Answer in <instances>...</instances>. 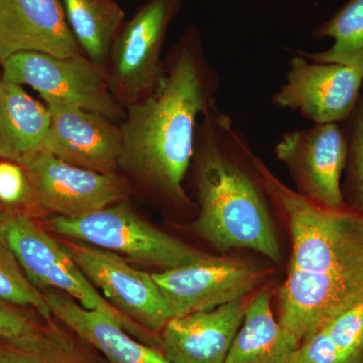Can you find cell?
Masks as SVG:
<instances>
[{
    "label": "cell",
    "instance_id": "cell-1",
    "mask_svg": "<svg viewBox=\"0 0 363 363\" xmlns=\"http://www.w3.org/2000/svg\"><path fill=\"white\" fill-rule=\"evenodd\" d=\"M267 195L290 226L292 255L279 290V322L301 342L363 304V213L313 201L257 157Z\"/></svg>",
    "mask_w": 363,
    "mask_h": 363
},
{
    "label": "cell",
    "instance_id": "cell-2",
    "mask_svg": "<svg viewBox=\"0 0 363 363\" xmlns=\"http://www.w3.org/2000/svg\"><path fill=\"white\" fill-rule=\"evenodd\" d=\"M196 40H183L154 89L128 104L119 128V167L181 203L188 202L183 183L194 157L197 119L215 104L219 82Z\"/></svg>",
    "mask_w": 363,
    "mask_h": 363
},
{
    "label": "cell",
    "instance_id": "cell-3",
    "mask_svg": "<svg viewBox=\"0 0 363 363\" xmlns=\"http://www.w3.org/2000/svg\"><path fill=\"white\" fill-rule=\"evenodd\" d=\"M198 200L194 229L219 252L248 248L279 264V248L264 183L245 136L213 104L196 133Z\"/></svg>",
    "mask_w": 363,
    "mask_h": 363
},
{
    "label": "cell",
    "instance_id": "cell-4",
    "mask_svg": "<svg viewBox=\"0 0 363 363\" xmlns=\"http://www.w3.org/2000/svg\"><path fill=\"white\" fill-rule=\"evenodd\" d=\"M43 226L68 240L116 253L126 262L164 269L207 259L210 255L143 220L124 202L83 216H47Z\"/></svg>",
    "mask_w": 363,
    "mask_h": 363
},
{
    "label": "cell",
    "instance_id": "cell-5",
    "mask_svg": "<svg viewBox=\"0 0 363 363\" xmlns=\"http://www.w3.org/2000/svg\"><path fill=\"white\" fill-rule=\"evenodd\" d=\"M0 238L35 288L61 291L86 309L108 315L133 337L149 340L152 333L114 309L86 278L62 241L52 238L30 214L0 205Z\"/></svg>",
    "mask_w": 363,
    "mask_h": 363
},
{
    "label": "cell",
    "instance_id": "cell-6",
    "mask_svg": "<svg viewBox=\"0 0 363 363\" xmlns=\"http://www.w3.org/2000/svg\"><path fill=\"white\" fill-rule=\"evenodd\" d=\"M0 65L4 80L30 86L44 101L66 102L101 114L113 123L125 116L104 66L88 57L79 54L58 58L44 52H21Z\"/></svg>",
    "mask_w": 363,
    "mask_h": 363
},
{
    "label": "cell",
    "instance_id": "cell-7",
    "mask_svg": "<svg viewBox=\"0 0 363 363\" xmlns=\"http://www.w3.org/2000/svg\"><path fill=\"white\" fill-rule=\"evenodd\" d=\"M30 198L23 212L74 218L116 203L128 195L116 174H104L42 152L25 167Z\"/></svg>",
    "mask_w": 363,
    "mask_h": 363
},
{
    "label": "cell",
    "instance_id": "cell-8",
    "mask_svg": "<svg viewBox=\"0 0 363 363\" xmlns=\"http://www.w3.org/2000/svg\"><path fill=\"white\" fill-rule=\"evenodd\" d=\"M62 243L114 309L150 333H161L171 316L152 274L130 267L116 253L78 241Z\"/></svg>",
    "mask_w": 363,
    "mask_h": 363
},
{
    "label": "cell",
    "instance_id": "cell-9",
    "mask_svg": "<svg viewBox=\"0 0 363 363\" xmlns=\"http://www.w3.org/2000/svg\"><path fill=\"white\" fill-rule=\"evenodd\" d=\"M180 0H150L116 35L107 74L112 92L128 104L154 89L161 77L162 45Z\"/></svg>",
    "mask_w": 363,
    "mask_h": 363
},
{
    "label": "cell",
    "instance_id": "cell-10",
    "mask_svg": "<svg viewBox=\"0 0 363 363\" xmlns=\"http://www.w3.org/2000/svg\"><path fill=\"white\" fill-rule=\"evenodd\" d=\"M362 85V69L310 61L295 51L272 102L317 124L339 123L354 111Z\"/></svg>",
    "mask_w": 363,
    "mask_h": 363
},
{
    "label": "cell",
    "instance_id": "cell-11",
    "mask_svg": "<svg viewBox=\"0 0 363 363\" xmlns=\"http://www.w3.org/2000/svg\"><path fill=\"white\" fill-rule=\"evenodd\" d=\"M152 277L172 319L241 300L259 285L262 272L247 262L210 255Z\"/></svg>",
    "mask_w": 363,
    "mask_h": 363
},
{
    "label": "cell",
    "instance_id": "cell-12",
    "mask_svg": "<svg viewBox=\"0 0 363 363\" xmlns=\"http://www.w3.org/2000/svg\"><path fill=\"white\" fill-rule=\"evenodd\" d=\"M276 155L290 169L300 194L326 207H344L340 181L348 147L338 123L289 131L277 145Z\"/></svg>",
    "mask_w": 363,
    "mask_h": 363
},
{
    "label": "cell",
    "instance_id": "cell-13",
    "mask_svg": "<svg viewBox=\"0 0 363 363\" xmlns=\"http://www.w3.org/2000/svg\"><path fill=\"white\" fill-rule=\"evenodd\" d=\"M45 102L51 114L45 152L80 168L116 174L121 155V128L96 112L59 100Z\"/></svg>",
    "mask_w": 363,
    "mask_h": 363
},
{
    "label": "cell",
    "instance_id": "cell-14",
    "mask_svg": "<svg viewBox=\"0 0 363 363\" xmlns=\"http://www.w3.org/2000/svg\"><path fill=\"white\" fill-rule=\"evenodd\" d=\"M61 0H0V64L21 52L81 54Z\"/></svg>",
    "mask_w": 363,
    "mask_h": 363
},
{
    "label": "cell",
    "instance_id": "cell-15",
    "mask_svg": "<svg viewBox=\"0 0 363 363\" xmlns=\"http://www.w3.org/2000/svg\"><path fill=\"white\" fill-rule=\"evenodd\" d=\"M243 298L169 319L160 346L171 363H224L247 311Z\"/></svg>",
    "mask_w": 363,
    "mask_h": 363
},
{
    "label": "cell",
    "instance_id": "cell-16",
    "mask_svg": "<svg viewBox=\"0 0 363 363\" xmlns=\"http://www.w3.org/2000/svg\"><path fill=\"white\" fill-rule=\"evenodd\" d=\"M42 292L55 319L101 353L107 362L171 363L161 350L136 340L108 315L86 309L61 291L45 289Z\"/></svg>",
    "mask_w": 363,
    "mask_h": 363
},
{
    "label": "cell",
    "instance_id": "cell-17",
    "mask_svg": "<svg viewBox=\"0 0 363 363\" xmlns=\"http://www.w3.org/2000/svg\"><path fill=\"white\" fill-rule=\"evenodd\" d=\"M51 128V114L21 85L2 79L0 97V159L25 168L42 152Z\"/></svg>",
    "mask_w": 363,
    "mask_h": 363
},
{
    "label": "cell",
    "instance_id": "cell-18",
    "mask_svg": "<svg viewBox=\"0 0 363 363\" xmlns=\"http://www.w3.org/2000/svg\"><path fill=\"white\" fill-rule=\"evenodd\" d=\"M300 345V339L274 318L271 293L264 291L247 305L224 363H290Z\"/></svg>",
    "mask_w": 363,
    "mask_h": 363
},
{
    "label": "cell",
    "instance_id": "cell-19",
    "mask_svg": "<svg viewBox=\"0 0 363 363\" xmlns=\"http://www.w3.org/2000/svg\"><path fill=\"white\" fill-rule=\"evenodd\" d=\"M66 20L88 58L104 66L124 13L114 0H61Z\"/></svg>",
    "mask_w": 363,
    "mask_h": 363
},
{
    "label": "cell",
    "instance_id": "cell-20",
    "mask_svg": "<svg viewBox=\"0 0 363 363\" xmlns=\"http://www.w3.org/2000/svg\"><path fill=\"white\" fill-rule=\"evenodd\" d=\"M294 363H363V304L334 318L301 342Z\"/></svg>",
    "mask_w": 363,
    "mask_h": 363
},
{
    "label": "cell",
    "instance_id": "cell-21",
    "mask_svg": "<svg viewBox=\"0 0 363 363\" xmlns=\"http://www.w3.org/2000/svg\"><path fill=\"white\" fill-rule=\"evenodd\" d=\"M58 320H42L37 330L21 339L0 337V363H96L80 347L73 332Z\"/></svg>",
    "mask_w": 363,
    "mask_h": 363
},
{
    "label": "cell",
    "instance_id": "cell-22",
    "mask_svg": "<svg viewBox=\"0 0 363 363\" xmlns=\"http://www.w3.org/2000/svg\"><path fill=\"white\" fill-rule=\"evenodd\" d=\"M315 39L330 38L333 44L323 52L298 50L306 59L319 63H335L363 70V0H350L313 32Z\"/></svg>",
    "mask_w": 363,
    "mask_h": 363
},
{
    "label": "cell",
    "instance_id": "cell-23",
    "mask_svg": "<svg viewBox=\"0 0 363 363\" xmlns=\"http://www.w3.org/2000/svg\"><path fill=\"white\" fill-rule=\"evenodd\" d=\"M0 298L16 307L33 310L38 316L47 321L54 318L44 293L30 283L16 255L1 238Z\"/></svg>",
    "mask_w": 363,
    "mask_h": 363
},
{
    "label": "cell",
    "instance_id": "cell-24",
    "mask_svg": "<svg viewBox=\"0 0 363 363\" xmlns=\"http://www.w3.org/2000/svg\"><path fill=\"white\" fill-rule=\"evenodd\" d=\"M350 130L347 138L350 164V184L355 205L363 213V92L351 116Z\"/></svg>",
    "mask_w": 363,
    "mask_h": 363
},
{
    "label": "cell",
    "instance_id": "cell-25",
    "mask_svg": "<svg viewBox=\"0 0 363 363\" xmlns=\"http://www.w3.org/2000/svg\"><path fill=\"white\" fill-rule=\"evenodd\" d=\"M30 198L25 169L11 162H0V205L23 211Z\"/></svg>",
    "mask_w": 363,
    "mask_h": 363
},
{
    "label": "cell",
    "instance_id": "cell-26",
    "mask_svg": "<svg viewBox=\"0 0 363 363\" xmlns=\"http://www.w3.org/2000/svg\"><path fill=\"white\" fill-rule=\"evenodd\" d=\"M42 320L32 316L28 309L16 307L0 298V337L25 338L37 330Z\"/></svg>",
    "mask_w": 363,
    "mask_h": 363
},
{
    "label": "cell",
    "instance_id": "cell-27",
    "mask_svg": "<svg viewBox=\"0 0 363 363\" xmlns=\"http://www.w3.org/2000/svg\"><path fill=\"white\" fill-rule=\"evenodd\" d=\"M1 93H2V79L0 80V97H1Z\"/></svg>",
    "mask_w": 363,
    "mask_h": 363
},
{
    "label": "cell",
    "instance_id": "cell-28",
    "mask_svg": "<svg viewBox=\"0 0 363 363\" xmlns=\"http://www.w3.org/2000/svg\"><path fill=\"white\" fill-rule=\"evenodd\" d=\"M290 363H294L293 362H291Z\"/></svg>",
    "mask_w": 363,
    "mask_h": 363
}]
</instances>
